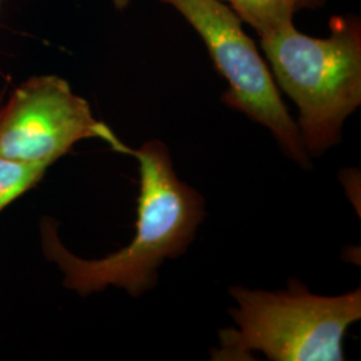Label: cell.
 <instances>
[{"instance_id":"3","label":"cell","mask_w":361,"mask_h":361,"mask_svg":"<svg viewBox=\"0 0 361 361\" xmlns=\"http://www.w3.org/2000/svg\"><path fill=\"white\" fill-rule=\"evenodd\" d=\"M326 38L295 25L261 38L276 85L298 109L297 126L308 155L320 157L341 140L345 119L361 104V23L334 16Z\"/></svg>"},{"instance_id":"4","label":"cell","mask_w":361,"mask_h":361,"mask_svg":"<svg viewBox=\"0 0 361 361\" xmlns=\"http://www.w3.org/2000/svg\"><path fill=\"white\" fill-rule=\"evenodd\" d=\"M173 6L194 27L217 71L228 82L222 102L271 130L285 154L310 168L296 121L289 114L269 67L241 19L221 0H161Z\"/></svg>"},{"instance_id":"10","label":"cell","mask_w":361,"mask_h":361,"mask_svg":"<svg viewBox=\"0 0 361 361\" xmlns=\"http://www.w3.org/2000/svg\"><path fill=\"white\" fill-rule=\"evenodd\" d=\"M4 97H6V89L0 90V104H1V101L4 99Z\"/></svg>"},{"instance_id":"1","label":"cell","mask_w":361,"mask_h":361,"mask_svg":"<svg viewBox=\"0 0 361 361\" xmlns=\"http://www.w3.org/2000/svg\"><path fill=\"white\" fill-rule=\"evenodd\" d=\"M130 155L138 161L140 194L135 234L129 245L106 257H79L62 243L58 222L49 216L40 219L42 253L62 273L66 289L79 296L101 293L110 286L133 297L152 290L158 268L186 252L207 217L204 197L178 178L165 143L149 141L131 149Z\"/></svg>"},{"instance_id":"9","label":"cell","mask_w":361,"mask_h":361,"mask_svg":"<svg viewBox=\"0 0 361 361\" xmlns=\"http://www.w3.org/2000/svg\"><path fill=\"white\" fill-rule=\"evenodd\" d=\"M130 0H113V3L116 4V7H118V8H125L128 4H129Z\"/></svg>"},{"instance_id":"8","label":"cell","mask_w":361,"mask_h":361,"mask_svg":"<svg viewBox=\"0 0 361 361\" xmlns=\"http://www.w3.org/2000/svg\"><path fill=\"white\" fill-rule=\"evenodd\" d=\"M325 0H292L295 13L300 10H305V8H316L319 6H322Z\"/></svg>"},{"instance_id":"7","label":"cell","mask_w":361,"mask_h":361,"mask_svg":"<svg viewBox=\"0 0 361 361\" xmlns=\"http://www.w3.org/2000/svg\"><path fill=\"white\" fill-rule=\"evenodd\" d=\"M49 168L0 155V213L38 186Z\"/></svg>"},{"instance_id":"2","label":"cell","mask_w":361,"mask_h":361,"mask_svg":"<svg viewBox=\"0 0 361 361\" xmlns=\"http://www.w3.org/2000/svg\"><path fill=\"white\" fill-rule=\"evenodd\" d=\"M237 328L219 331L212 360L252 361L262 353L271 361L344 360V337L361 319V290L319 296L296 279L284 290L229 289Z\"/></svg>"},{"instance_id":"6","label":"cell","mask_w":361,"mask_h":361,"mask_svg":"<svg viewBox=\"0 0 361 361\" xmlns=\"http://www.w3.org/2000/svg\"><path fill=\"white\" fill-rule=\"evenodd\" d=\"M234 13L253 27L259 35L268 37L293 26L295 8L292 0H221Z\"/></svg>"},{"instance_id":"5","label":"cell","mask_w":361,"mask_h":361,"mask_svg":"<svg viewBox=\"0 0 361 361\" xmlns=\"http://www.w3.org/2000/svg\"><path fill=\"white\" fill-rule=\"evenodd\" d=\"M86 140H101L121 154L131 152L63 78L30 77L0 104L3 157L50 169Z\"/></svg>"}]
</instances>
